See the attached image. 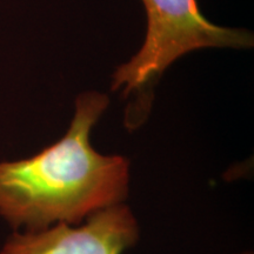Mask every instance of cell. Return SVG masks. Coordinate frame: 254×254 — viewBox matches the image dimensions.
Returning <instances> with one entry per match:
<instances>
[{"instance_id": "cell-4", "label": "cell", "mask_w": 254, "mask_h": 254, "mask_svg": "<svg viewBox=\"0 0 254 254\" xmlns=\"http://www.w3.org/2000/svg\"><path fill=\"white\" fill-rule=\"evenodd\" d=\"M243 254H252V253H243Z\"/></svg>"}, {"instance_id": "cell-1", "label": "cell", "mask_w": 254, "mask_h": 254, "mask_svg": "<svg viewBox=\"0 0 254 254\" xmlns=\"http://www.w3.org/2000/svg\"><path fill=\"white\" fill-rule=\"evenodd\" d=\"M109 105L101 92L80 93L63 138L33 157L0 161V217L9 226L38 231L77 225L126 199L129 161L101 154L91 144L92 129Z\"/></svg>"}, {"instance_id": "cell-3", "label": "cell", "mask_w": 254, "mask_h": 254, "mask_svg": "<svg viewBox=\"0 0 254 254\" xmlns=\"http://www.w3.org/2000/svg\"><path fill=\"white\" fill-rule=\"evenodd\" d=\"M138 239V221L122 202L95 212L80 226L60 222L38 231H17L0 254H123Z\"/></svg>"}, {"instance_id": "cell-2", "label": "cell", "mask_w": 254, "mask_h": 254, "mask_svg": "<svg viewBox=\"0 0 254 254\" xmlns=\"http://www.w3.org/2000/svg\"><path fill=\"white\" fill-rule=\"evenodd\" d=\"M147 17V31L141 49L112 75V91L125 97L138 94V101L126 116V125L138 127L150 111L148 93L158 79L180 57L201 49H251L252 32L224 27L208 21L196 0H141Z\"/></svg>"}]
</instances>
